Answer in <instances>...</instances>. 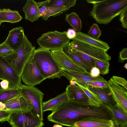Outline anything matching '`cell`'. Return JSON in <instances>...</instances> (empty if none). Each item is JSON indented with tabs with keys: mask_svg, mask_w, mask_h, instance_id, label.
Here are the masks:
<instances>
[{
	"mask_svg": "<svg viewBox=\"0 0 127 127\" xmlns=\"http://www.w3.org/2000/svg\"><path fill=\"white\" fill-rule=\"evenodd\" d=\"M35 49V47L25 35L18 48L13 53L3 57L17 74L21 77L26 64Z\"/></svg>",
	"mask_w": 127,
	"mask_h": 127,
	"instance_id": "277c9868",
	"label": "cell"
},
{
	"mask_svg": "<svg viewBox=\"0 0 127 127\" xmlns=\"http://www.w3.org/2000/svg\"><path fill=\"white\" fill-rule=\"evenodd\" d=\"M0 79L8 81L9 88H19L22 84L21 77L17 74L3 56H0Z\"/></svg>",
	"mask_w": 127,
	"mask_h": 127,
	"instance_id": "7c38bea8",
	"label": "cell"
},
{
	"mask_svg": "<svg viewBox=\"0 0 127 127\" xmlns=\"http://www.w3.org/2000/svg\"><path fill=\"white\" fill-rule=\"evenodd\" d=\"M67 10V9L64 7L59 8H54L42 6L39 8L40 17L45 21H47L50 17L59 16Z\"/></svg>",
	"mask_w": 127,
	"mask_h": 127,
	"instance_id": "d4e9b609",
	"label": "cell"
},
{
	"mask_svg": "<svg viewBox=\"0 0 127 127\" xmlns=\"http://www.w3.org/2000/svg\"><path fill=\"white\" fill-rule=\"evenodd\" d=\"M68 45L71 49L80 51L95 61L98 60L107 63L110 60L111 58L106 52L83 43L72 40Z\"/></svg>",
	"mask_w": 127,
	"mask_h": 127,
	"instance_id": "9c48e42d",
	"label": "cell"
},
{
	"mask_svg": "<svg viewBox=\"0 0 127 127\" xmlns=\"http://www.w3.org/2000/svg\"><path fill=\"white\" fill-rule=\"evenodd\" d=\"M76 0H48L37 2L39 7L45 6L54 8L64 7L68 10L76 5Z\"/></svg>",
	"mask_w": 127,
	"mask_h": 127,
	"instance_id": "7402d4cb",
	"label": "cell"
},
{
	"mask_svg": "<svg viewBox=\"0 0 127 127\" xmlns=\"http://www.w3.org/2000/svg\"><path fill=\"white\" fill-rule=\"evenodd\" d=\"M1 23H2L0 21V26L1 25Z\"/></svg>",
	"mask_w": 127,
	"mask_h": 127,
	"instance_id": "7dc6e473",
	"label": "cell"
},
{
	"mask_svg": "<svg viewBox=\"0 0 127 127\" xmlns=\"http://www.w3.org/2000/svg\"><path fill=\"white\" fill-rule=\"evenodd\" d=\"M77 85L80 87L88 96V103L89 105L98 107L104 104L100 98L95 93L90 91L88 88H86L79 84Z\"/></svg>",
	"mask_w": 127,
	"mask_h": 127,
	"instance_id": "f1b7e54d",
	"label": "cell"
},
{
	"mask_svg": "<svg viewBox=\"0 0 127 127\" xmlns=\"http://www.w3.org/2000/svg\"><path fill=\"white\" fill-rule=\"evenodd\" d=\"M110 63L109 62L104 63L98 60L95 61V66L99 70L100 74L104 75L109 73Z\"/></svg>",
	"mask_w": 127,
	"mask_h": 127,
	"instance_id": "f546056e",
	"label": "cell"
},
{
	"mask_svg": "<svg viewBox=\"0 0 127 127\" xmlns=\"http://www.w3.org/2000/svg\"><path fill=\"white\" fill-rule=\"evenodd\" d=\"M124 67L126 68L127 69V64L126 63L124 65Z\"/></svg>",
	"mask_w": 127,
	"mask_h": 127,
	"instance_id": "f6af8a7d",
	"label": "cell"
},
{
	"mask_svg": "<svg viewBox=\"0 0 127 127\" xmlns=\"http://www.w3.org/2000/svg\"><path fill=\"white\" fill-rule=\"evenodd\" d=\"M8 122L12 127H42L43 121L31 110L11 114Z\"/></svg>",
	"mask_w": 127,
	"mask_h": 127,
	"instance_id": "52a82bcc",
	"label": "cell"
},
{
	"mask_svg": "<svg viewBox=\"0 0 127 127\" xmlns=\"http://www.w3.org/2000/svg\"><path fill=\"white\" fill-rule=\"evenodd\" d=\"M63 76L69 81L73 80L75 81L76 84H78L83 87L87 88L89 86L86 82L92 81H100L107 82V81L100 76L93 77L88 73H83L77 72L69 71L62 69Z\"/></svg>",
	"mask_w": 127,
	"mask_h": 127,
	"instance_id": "5bb4252c",
	"label": "cell"
},
{
	"mask_svg": "<svg viewBox=\"0 0 127 127\" xmlns=\"http://www.w3.org/2000/svg\"><path fill=\"white\" fill-rule=\"evenodd\" d=\"M25 19L31 22L37 21L40 17L39 7L37 2L34 0H28L23 8Z\"/></svg>",
	"mask_w": 127,
	"mask_h": 127,
	"instance_id": "ac0fdd59",
	"label": "cell"
},
{
	"mask_svg": "<svg viewBox=\"0 0 127 127\" xmlns=\"http://www.w3.org/2000/svg\"><path fill=\"white\" fill-rule=\"evenodd\" d=\"M19 89L21 95L32 106L33 109L31 110L32 113L43 121V113L42 107L44 94L34 86H28L22 84Z\"/></svg>",
	"mask_w": 127,
	"mask_h": 127,
	"instance_id": "8992f818",
	"label": "cell"
},
{
	"mask_svg": "<svg viewBox=\"0 0 127 127\" xmlns=\"http://www.w3.org/2000/svg\"><path fill=\"white\" fill-rule=\"evenodd\" d=\"M127 127V126H124L120 127Z\"/></svg>",
	"mask_w": 127,
	"mask_h": 127,
	"instance_id": "bcb514c9",
	"label": "cell"
},
{
	"mask_svg": "<svg viewBox=\"0 0 127 127\" xmlns=\"http://www.w3.org/2000/svg\"><path fill=\"white\" fill-rule=\"evenodd\" d=\"M51 52L57 65L62 70L90 74L81 65L73 61L63 51L62 49Z\"/></svg>",
	"mask_w": 127,
	"mask_h": 127,
	"instance_id": "30bf717a",
	"label": "cell"
},
{
	"mask_svg": "<svg viewBox=\"0 0 127 127\" xmlns=\"http://www.w3.org/2000/svg\"><path fill=\"white\" fill-rule=\"evenodd\" d=\"M20 94L19 87L9 88L4 89L0 87V102L6 101Z\"/></svg>",
	"mask_w": 127,
	"mask_h": 127,
	"instance_id": "4316f807",
	"label": "cell"
},
{
	"mask_svg": "<svg viewBox=\"0 0 127 127\" xmlns=\"http://www.w3.org/2000/svg\"><path fill=\"white\" fill-rule=\"evenodd\" d=\"M102 127H116L115 122L112 120L111 121V125L108 126Z\"/></svg>",
	"mask_w": 127,
	"mask_h": 127,
	"instance_id": "b9f144b4",
	"label": "cell"
},
{
	"mask_svg": "<svg viewBox=\"0 0 127 127\" xmlns=\"http://www.w3.org/2000/svg\"><path fill=\"white\" fill-rule=\"evenodd\" d=\"M90 75L92 77H95L100 76V73L99 69L95 67H93L90 72Z\"/></svg>",
	"mask_w": 127,
	"mask_h": 127,
	"instance_id": "ab89813d",
	"label": "cell"
},
{
	"mask_svg": "<svg viewBox=\"0 0 127 127\" xmlns=\"http://www.w3.org/2000/svg\"><path fill=\"white\" fill-rule=\"evenodd\" d=\"M112 78L116 84L123 87L127 90V81L125 78L116 76H113Z\"/></svg>",
	"mask_w": 127,
	"mask_h": 127,
	"instance_id": "e575fe53",
	"label": "cell"
},
{
	"mask_svg": "<svg viewBox=\"0 0 127 127\" xmlns=\"http://www.w3.org/2000/svg\"><path fill=\"white\" fill-rule=\"evenodd\" d=\"M21 79L28 86H34L45 79L36 65L32 54L24 68Z\"/></svg>",
	"mask_w": 127,
	"mask_h": 127,
	"instance_id": "ba28073f",
	"label": "cell"
},
{
	"mask_svg": "<svg viewBox=\"0 0 127 127\" xmlns=\"http://www.w3.org/2000/svg\"><path fill=\"white\" fill-rule=\"evenodd\" d=\"M62 50L73 61L81 65L87 72L90 73L92 67L74 53L70 48L68 44L64 47Z\"/></svg>",
	"mask_w": 127,
	"mask_h": 127,
	"instance_id": "484cf974",
	"label": "cell"
},
{
	"mask_svg": "<svg viewBox=\"0 0 127 127\" xmlns=\"http://www.w3.org/2000/svg\"><path fill=\"white\" fill-rule=\"evenodd\" d=\"M22 19L18 11L12 10L9 8L0 9V21L2 23H15L19 22Z\"/></svg>",
	"mask_w": 127,
	"mask_h": 127,
	"instance_id": "603a6c76",
	"label": "cell"
},
{
	"mask_svg": "<svg viewBox=\"0 0 127 127\" xmlns=\"http://www.w3.org/2000/svg\"><path fill=\"white\" fill-rule=\"evenodd\" d=\"M25 35L22 27L13 28L9 31L8 35L4 42L15 51L22 44Z\"/></svg>",
	"mask_w": 127,
	"mask_h": 127,
	"instance_id": "2e32d148",
	"label": "cell"
},
{
	"mask_svg": "<svg viewBox=\"0 0 127 127\" xmlns=\"http://www.w3.org/2000/svg\"><path fill=\"white\" fill-rule=\"evenodd\" d=\"M68 100L66 92H64L52 99L43 102L42 111L43 113L47 111H51L52 112Z\"/></svg>",
	"mask_w": 127,
	"mask_h": 127,
	"instance_id": "d6986e66",
	"label": "cell"
},
{
	"mask_svg": "<svg viewBox=\"0 0 127 127\" xmlns=\"http://www.w3.org/2000/svg\"><path fill=\"white\" fill-rule=\"evenodd\" d=\"M9 82L6 80H2L0 82V87L4 89H7L9 88Z\"/></svg>",
	"mask_w": 127,
	"mask_h": 127,
	"instance_id": "60d3db41",
	"label": "cell"
},
{
	"mask_svg": "<svg viewBox=\"0 0 127 127\" xmlns=\"http://www.w3.org/2000/svg\"><path fill=\"white\" fill-rule=\"evenodd\" d=\"M66 31H57L43 33L36 40L40 47L51 51L62 49L70 42L66 35Z\"/></svg>",
	"mask_w": 127,
	"mask_h": 127,
	"instance_id": "5b68a950",
	"label": "cell"
},
{
	"mask_svg": "<svg viewBox=\"0 0 127 127\" xmlns=\"http://www.w3.org/2000/svg\"><path fill=\"white\" fill-rule=\"evenodd\" d=\"M120 21L122 23V27L125 29H127V7L120 14Z\"/></svg>",
	"mask_w": 127,
	"mask_h": 127,
	"instance_id": "d590c367",
	"label": "cell"
},
{
	"mask_svg": "<svg viewBox=\"0 0 127 127\" xmlns=\"http://www.w3.org/2000/svg\"><path fill=\"white\" fill-rule=\"evenodd\" d=\"M88 89L96 95L106 106H110L116 104L108 87L101 88L89 86Z\"/></svg>",
	"mask_w": 127,
	"mask_h": 127,
	"instance_id": "ffe728a7",
	"label": "cell"
},
{
	"mask_svg": "<svg viewBox=\"0 0 127 127\" xmlns=\"http://www.w3.org/2000/svg\"><path fill=\"white\" fill-rule=\"evenodd\" d=\"M32 55L36 65L45 79L60 78L63 76L50 50L39 47Z\"/></svg>",
	"mask_w": 127,
	"mask_h": 127,
	"instance_id": "3957f363",
	"label": "cell"
},
{
	"mask_svg": "<svg viewBox=\"0 0 127 127\" xmlns=\"http://www.w3.org/2000/svg\"><path fill=\"white\" fill-rule=\"evenodd\" d=\"M106 106L113 115L114 121L116 127L127 126V114L116 104L113 105Z\"/></svg>",
	"mask_w": 127,
	"mask_h": 127,
	"instance_id": "44dd1931",
	"label": "cell"
},
{
	"mask_svg": "<svg viewBox=\"0 0 127 127\" xmlns=\"http://www.w3.org/2000/svg\"><path fill=\"white\" fill-rule=\"evenodd\" d=\"M101 30L96 23L93 24L88 32L89 35L92 38L97 40L101 35Z\"/></svg>",
	"mask_w": 127,
	"mask_h": 127,
	"instance_id": "4dcf8cb0",
	"label": "cell"
},
{
	"mask_svg": "<svg viewBox=\"0 0 127 127\" xmlns=\"http://www.w3.org/2000/svg\"><path fill=\"white\" fill-rule=\"evenodd\" d=\"M54 115L57 123L72 127H74L75 123L81 121L98 119L114 121L112 113L104 104L96 107L69 100L55 110Z\"/></svg>",
	"mask_w": 127,
	"mask_h": 127,
	"instance_id": "6da1fadb",
	"label": "cell"
},
{
	"mask_svg": "<svg viewBox=\"0 0 127 127\" xmlns=\"http://www.w3.org/2000/svg\"><path fill=\"white\" fill-rule=\"evenodd\" d=\"M118 60L120 63H123L125 60L127 59V48H124L120 52Z\"/></svg>",
	"mask_w": 127,
	"mask_h": 127,
	"instance_id": "74e56055",
	"label": "cell"
},
{
	"mask_svg": "<svg viewBox=\"0 0 127 127\" xmlns=\"http://www.w3.org/2000/svg\"><path fill=\"white\" fill-rule=\"evenodd\" d=\"M76 32L73 29H69L66 31V35L68 38L70 40H72L76 36Z\"/></svg>",
	"mask_w": 127,
	"mask_h": 127,
	"instance_id": "f35d334b",
	"label": "cell"
},
{
	"mask_svg": "<svg viewBox=\"0 0 127 127\" xmlns=\"http://www.w3.org/2000/svg\"><path fill=\"white\" fill-rule=\"evenodd\" d=\"M93 6L90 15L99 24L106 25L127 7V0H86Z\"/></svg>",
	"mask_w": 127,
	"mask_h": 127,
	"instance_id": "7a4b0ae2",
	"label": "cell"
},
{
	"mask_svg": "<svg viewBox=\"0 0 127 127\" xmlns=\"http://www.w3.org/2000/svg\"><path fill=\"white\" fill-rule=\"evenodd\" d=\"M11 114L10 112L0 110V122L8 121L10 118Z\"/></svg>",
	"mask_w": 127,
	"mask_h": 127,
	"instance_id": "8d00e7d4",
	"label": "cell"
},
{
	"mask_svg": "<svg viewBox=\"0 0 127 127\" xmlns=\"http://www.w3.org/2000/svg\"><path fill=\"white\" fill-rule=\"evenodd\" d=\"M53 127H63L61 125L59 124H55L54 125Z\"/></svg>",
	"mask_w": 127,
	"mask_h": 127,
	"instance_id": "ee69618b",
	"label": "cell"
},
{
	"mask_svg": "<svg viewBox=\"0 0 127 127\" xmlns=\"http://www.w3.org/2000/svg\"><path fill=\"white\" fill-rule=\"evenodd\" d=\"M108 89L116 105L127 114V91L123 87L116 84L112 77L107 81Z\"/></svg>",
	"mask_w": 127,
	"mask_h": 127,
	"instance_id": "4fadbf2b",
	"label": "cell"
},
{
	"mask_svg": "<svg viewBox=\"0 0 127 127\" xmlns=\"http://www.w3.org/2000/svg\"><path fill=\"white\" fill-rule=\"evenodd\" d=\"M14 51L4 41L0 44V56H4L13 53Z\"/></svg>",
	"mask_w": 127,
	"mask_h": 127,
	"instance_id": "d6a6232c",
	"label": "cell"
},
{
	"mask_svg": "<svg viewBox=\"0 0 127 127\" xmlns=\"http://www.w3.org/2000/svg\"><path fill=\"white\" fill-rule=\"evenodd\" d=\"M32 106L21 95L4 102H0V110L11 113L19 112L32 110Z\"/></svg>",
	"mask_w": 127,
	"mask_h": 127,
	"instance_id": "8fae6325",
	"label": "cell"
},
{
	"mask_svg": "<svg viewBox=\"0 0 127 127\" xmlns=\"http://www.w3.org/2000/svg\"><path fill=\"white\" fill-rule=\"evenodd\" d=\"M107 82L100 81H92L86 82V83L89 86L98 88H108Z\"/></svg>",
	"mask_w": 127,
	"mask_h": 127,
	"instance_id": "836d02e7",
	"label": "cell"
},
{
	"mask_svg": "<svg viewBox=\"0 0 127 127\" xmlns=\"http://www.w3.org/2000/svg\"><path fill=\"white\" fill-rule=\"evenodd\" d=\"M65 20L77 32H80L82 28L81 19L77 13L73 12L65 15Z\"/></svg>",
	"mask_w": 127,
	"mask_h": 127,
	"instance_id": "83f0119b",
	"label": "cell"
},
{
	"mask_svg": "<svg viewBox=\"0 0 127 127\" xmlns=\"http://www.w3.org/2000/svg\"><path fill=\"white\" fill-rule=\"evenodd\" d=\"M112 120L104 119H91L75 123L74 127H102L111 125Z\"/></svg>",
	"mask_w": 127,
	"mask_h": 127,
	"instance_id": "cb8c5ba5",
	"label": "cell"
},
{
	"mask_svg": "<svg viewBox=\"0 0 127 127\" xmlns=\"http://www.w3.org/2000/svg\"><path fill=\"white\" fill-rule=\"evenodd\" d=\"M72 40L85 43L106 52L110 48L105 42L95 39L89 34L81 32H77L76 36Z\"/></svg>",
	"mask_w": 127,
	"mask_h": 127,
	"instance_id": "9a60e30c",
	"label": "cell"
},
{
	"mask_svg": "<svg viewBox=\"0 0 127 127\" xmlns=\"http://www.w3.org/2000/svg\"><path fill=\"white\" fill-rule=\"evenodd\" d=\"M71 49L74 53L89 64L92 67H95V60L94 59L80 51L74 49Z\"/></svg>",
	"mask_w": 127,
	"mask_h": 127,
	"instance_id": "1f68e13d",
	"label": "cell"
},
{
	"mask_svg": "<svg viewBox=\"0 0 127 127\" xmlns=\"http://www.w3.org/2000/svg\"><path fill=\"white\" fill-rule=\"evenodd\" d=\"M70 84L72 85H75L76 84L75 81L73 80L70 81Z\"/></svg>",
	"mask_w": 127,
	"mask_h": 127,
	"instance_id": "7bdbcfd3",
	"label": "cell"
},
{
	"mask_svg": "<svg viewBox=\"0 0 127 127\" xmlns=\"http://www.w3.org/2000/svg\"><path fill=\"white\" fill-rule=\"evenodd\" d=\"M65 92L69 100L88 104V96L78 85H68L66 88Z\"/></svg>",
	"mask_w": 127,
	"mask_h": 127,
	"instance_id": "e0dca14e",
	"label": "cell"
}]
</instances>
